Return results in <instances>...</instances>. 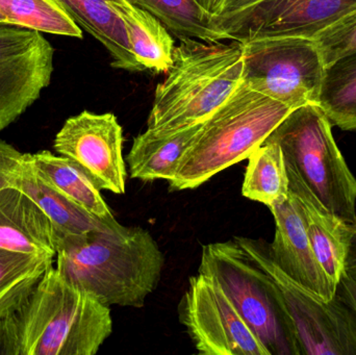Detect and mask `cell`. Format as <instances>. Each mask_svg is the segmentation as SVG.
<instances>
[{"instance_id": "obj_2", "label": "cell", "mask_w": 356, "mask_h": 355, "mask_svg": "<svg viewBox=\"0 0 356 355\" xmlns=\"http://www.w3.org/2000/svg\"><path fill=\"white\" fill-rule=\"evenodd\" d=\"M56 269L108 306L143 308L162 279L165 256L147 229L121 226L56 242Z\"/></svg>"}, {"instance_id": "obj_1", "label": "cell", "mask_w": 356, "mask_h": 355, "mask_svg": "<svg viewBox=\"0 0 356 355\" xmlns=\"http://www.w3.org/2000/svg\"><path fill=\"white\" fill-rule=\"evenodd\" d=\"M112 333L110 306L51 266L24 302L0 320V354L95 355Z\"/></svg>"}, {"instance_id": "obj_3", "label": "cell", "mask_w": 356, "mask_h": 355, "mask_svg": "<svg viewBox=\"0 0 356 355\" xmlns=\"http://www.w3.org/2000/svg\"><path fill=\"white\" fill-rule=\"evenodd\" d=\"M179 40L166 79L156 87L147 129L175 131L202 123L242 83V43Z\"/></svg>"}, {"instance_id": "obj_16", "label": "cell", "mask_w": 356, "mask_h": 355, "mask_svg": "<svg viewBox=\"0 0 356 355\" xmlns=\"http://www.w3.org/2000/svg\"><path fill=\"white\" fill-rule=\"evenodd\" d=\"M10 187L26 194L43 210L54 226L56 244L67 238L85 237L98 231L118 229L92 216L72 200L50 187L35 172L27 154H24V160L13 177Z\"/></svg>"}, {"instance_id": "obj_4", "label": "cell", "mask_w": 356, "mask_h": 355, "mask_svg": "<svg viewBox=\"0 0 356 355\" xmlns=\"http://www.w3.org/2000/svg\"><path fill=\"white\" fill-rule=\"evenodd\" d=\"M292 110L242 81L202 123L178 163L169 190L196 189L218 173L246 160Z\"/></svg>"}, {"instance_id": "obj_29", "label": "cell", "mask_w": 356, "mask_h": 355, "mask_svg": "<svg viewBox=\"0 0 356 355\" xmlns=\"http://www.w3.org/2000/svg\"><path fill=\"white\" fill-rule=\"evenodd\" d=\"M259 1L261 0H221L219 10L213 16H227L238 10H245Z\"/></svg>"}, {"instance_id": "obj_19", "label": "cell", "mask_w": 356, "mask_h": 355, "mask_svg": "<svg viewBox=\"0 0 356 355\" xmlns=\"http://www.w3.org/2000/svg\"><path fill=\"white\" fill-rule=\"evenodd\" d=\"M70 18L93 35L112 56V66L123 70L143 71L131 50L124 24L111 0H56Z\"/></svg>"}, {"instance_id": "obj_20", "label": "cell", "mask_w": 356, "mask_h": 355, "mask_svg": "<svg viewBox=\"0 0 356 355\" xmlns=\"http://www.w3.org/2000/svg\"><path fill=\"white\" fill-rule=\"evenodd\" d=\"M127 31L134 56L144 70L167 72L172 65L175 41L158 18L131 0H111Z\"/></svg>"}, {"instance_id": "obj_14", "label": "cell", "mask_w": 356, "mask_h": 355, "mask_svg": "<svg viewBox=\"0 0 356 355\" xmlns=\"http://www.w3.org/2000/svg\"><path fill=\"white\" fill-rule=\"evenodd\" d=\"M286 172L289 190L300 208L312 249L328 279L338 287L348 252L350 225L330 213L294 172L288 169Z\"/></svg>"}, {"instance_id": "obj_26", "label": "cell", "mask_w": 356, "mask_h": 355, "mask_svg": "<svg viewBox=\"0 0 356 355\" xmlns=\"http://www.w3.org/2000/svg\"><path fill=\"white\" fill-rule=\"evenodd\" d=\"M325 67L356 51V10L316 37Z\"/></svg>"}, {"instance_id": "obj_31", "label": "cell", "mask_w": 356, "mask_h": 355, "mask_svg": "<svg viewBox=\"0 0 356 355\" xmlns=\"http://www.w3.org/2000/svg\"><path fill=\"white\" fill-rule=\"evenodd\" d=\"M199 3L211 15L217 14L221 0H198Z\"/></svg>"}, {"instance_id": "obj_12", "label": "cell", "mask_w": 356, "mask_h": 355, "mask_svg": "<svg viewBox=\"0 0 356 355\" xmlns=\"http://www.w3.org/2000/svg\"><path fill=\"white\" fill-rule=\"evenodd\" d=\"M56 154L74 160L99 190L122 195L127 189L122 127L112 113L83 110L56 133Z\"/></svg>"}, {"instance_id": "obj_17", "label": "cell", "mask_w": 356, "mask_h": 355, "mask_svg": "<svg viewBox=\"0 0 356 355\" xmlns=\"http://www.w3.org/2000/svg\"><path fill=\"white\" fill-rule=\"evenodd\" d=\"M202 123L175 131L147 129L136 137L127 156L131 179L144 181L164 179L169 183Z\"/></svg>"}, {"instance_id": "obj_24", "label": "cell", "mask_w": 356, "mask_h": 355, "mask_svg": "<svg viewBox=\"0 0 356 355\" xmlns=\"http://www.w3.org/2000/svg\"><path fill=\"white\" fill-rule=\"evenodd\" d=\"M52 262L54 256L0 249V320L24 302Z\"/></svg>"}, {"instance_id": "obj_23", "label": "cell", "mask_w": 356, "mask_h": 355, "mask_svg": "<svg viewBox=\"0 0 356 355\" xmlns=\"http://www.w3.org/2000/svg\"><path fill=\"white\" fill-rule=\"evenodd\" d=\"M318 106L332 125L356 131V51L325 67Z\"/></svg>"}, {"instance_id": "obj_25", "label": "cell", "mask_w": 356, "mask_h": 355, "mask_svg": "<svg viewBox=\"0 0 356 355\" xmlns=\"http://www.w3.org/2000/svg\"><path fill=\"white\" fill-rule=\"evenodd\" d=\"M0 12L8 24L40 33L83 38L81 27L56 0H0Z\"/></svg>"}, {"instance_id": "obj_22", "label": "cell", "mask_w": 356, "mask_h": 355, "mask_svg": "<svg viewBox=\"0 0 356 355\" xmlns=\"http://www.w3.org/2000/svg\"><path fill=\"white\" fill-rule=\"evenodd\" d=\"M131 1L154 15L179 39L191 38L207 42L229 40L227 35L213 22V15L205 10L198 0Z\"/></svg>"}, {"instance_id": "obj_32", "label": "cell", "mask_w": 356, "mask_h": 355, "mask_svg": "<svg viewBox=\"0 0 356 355\" xmlns=\"http://www.w3.org/2000/svg\"><path fill=\"white\" fill-rule=\"evenodd\" d=\"M0 23H6V18H4V16L2 15L1 12H0Z\"/></svg>"}, {"instance_id": "obj_10", "label": "cell", "mask_w": 356, "mask_h": 355, "mask_svg": "<svg viewBox=\"0 0 356 355\" xmlns=\"http://www.w3.org/2000/svg\"><path fill=\"white\" fill-rule=\"evenodd\" d=\"M356 10V0H261L213 22L232 41L301 37L319 33Z\"/></svg>"}, {"instance_id": "obj_9", "label": "cell", "mask_w": 356, "mask_h": 355, "mask_svg": "<svg viewBox=\"0 0 356 355\" xmlns=\"http://www.w3.org/2000/svg\"><path fill=\"white\" fill-rule=\"evenodd\" d=\"M178 317L199 354L271 355L209 275L190 277Z\"/></svg>"}, {"instance_id": "obj_21", "label": "cell", "mask_w": 356, "mask_h": 355, "mask_svg": "<svg viewBox=\"0 0 356 355\" xmlns=\"http://www.w3.org/2000/svg\"><path fill=\"white\" fill-rule=\"evenodd\" d=\"M242 194L268 208L289 197V177L282 148L266 140L248 158Z\"/></svg>"}, {"instance_id": "obj_27", "label": "cell", "mask_w": 356, "mask_h": 355, "mask_svg": "<svg viewBox=\"0 0 356 355\" xmlns=\"http://www.w3.org/2000/svg\"><path fill=\"white\" fill-rule=\"evenodd\" d=\"M24 160V154L0 140V189L10 187V181Z\"/></svg>"}, {"instance_id": "obj_28", "label": "cell", "mask_w": 356, "mask_h": 355, "mask_svg": "<svg viewBox=\"0 0 356 355\" xmlns=\"http://www.w3.org/2000/svg\"><path fill=\"white\" fill-rule=\"evenodd\" d=\"M337 293L345 300L356 314V279L344 271L339 281Z\"/></svg>"}, {"instance_id": "obj_8", "label": "cell", "mask_w": 356, "mask_h": 355, "mask_svg": "<svg viewBox=\"0 0 356 355\" xmlns=\"http://www.w3.org/2000/svg\"><path fill=\"white\" fill-rule=\"evenodd\" d=\"M242 45L245 85L292 110L319 104L325 65L315 40L264 38Z\"/></svg>"}, {"instance_id": "obj_5", "label": "cell", "mask_w": 356, "mask_h": 355, "mask_svg": "<svg viewBox=\"0 0 356 355\" xmlns=\"http://www.w3.org/2000/svg\"><path fill=\"white\" fill-rule=\"evenodd\" d=\"M280 146L294 172L332 214L356 223V179L339 149L332 123L318 104L293 110L267 138Z\"/></svg>"}, {"instance_id": "obj_13", "label": "cell", "mask_w": 356, "mask_h": 355, "mask_svg": "<svg viewBox=\"0 0 356 355\" xmlns=\"http://www.w3.org/2000/svg\"><path fill=\"white\" fill-rule=\"evenodd\" d=\"M275 220V236L269 243L272 258L289 276L324 302L334 299L338 287L318 262L307 238L300 208L293 194L270 206Z\"/></svg>"}, {"instance_id": "obj_6", "label": "cell", "mask_w": 356, "mask_h": 355, "mask_svg": "<svg viewBox=\"0 0 356 355\" xmlns=\"http://www.w3.org/2000/svg\"><path fill=\"white\" fill-rule=\"evenodd\" d=\"M198 273L221 286L271 355H301L280 289L234 239L203 246Z\"/></svg>"}, {"instance_id": "obj_7", "label": "cell", "mask_w": 356, "mask_h": 355, "mask_svg": "<svg viewBox=\"0 0 356 355\" xmlns=\"http://www.w3.org/2000/svg\"><path fill=\"white\" fill-rule=\"evenodd\" d=\"M234 240L280 289L301 355H356V314L338 293L334 299L324 302L305 289L276 264L265 240Z\"/></svg>"}, {"instance_id": "obj_15", "label": "cell", "mask_w": 356, "mask_h": 355, "mask_svg": "<svg viewBox=\"0 0 356 355\" xmlns=\"http://www.w3.org/2000/svg\"><path fill=\"white\" fill-rule=\"evenodd\" d=\"M0 249L56 256L49 219L33 200L14 187L0 189Z\"/></svg>"}, {"instance_id": "obj_18", "label": "cell", "mask_w": 356, "mask_h": 355, "mask_svg": "<svg viewBox=\"0 0 356 355\" xmlns=\"http://www.w3.org/2000/svg\"><path fill=\"white\" fill-rule=\"evenodd\" d=\"M27 156L35 172L50 187L110 226H122L115 219L97 185L74 160L48 150L27 154Z\"/></svg>"}, {"instance_id": "obj_30", "label": "cell", "mask_w": 356, "mask_h": 355, "mask_svg": "<svg viewBox=\"0 0 356 355\" xmlns=\"http://www.w3.org/2000/svg\"><path fill=\"white\" fill-rule=\"evenodd\" d=\"M350 242H349L344 271L356 279V223L350 225Z\"/></svg>"}, {"instance_id": "obj_11", "label": "cell", "mask_w": 356, "mask_h": 355, "mask_svg": "<svg viewBox=\"0 0 356 355\" xmlns=\"http://www.w3.org/2000/svg\"><path fill=\"white\" fill-rule=\"evenodd\" d=\"M54 54L40 31L0 23V131L22 116L49 85Z\"/></svg>"}]
</instances>
